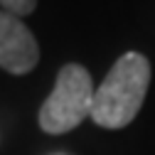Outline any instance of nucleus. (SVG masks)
Listing matches in <instances>:
<instances>
[{
    "instance_id": "f03ea898",
    "label": "nucleus",
    "mask_w": 155,
    "mask_h": 155,
    "mask_svg": "<svg viewBox=\"0 0 155 155\" xmlns=\"http://www.w3.org/2000/svg\"><path fill=\"white\" fill-rule=\"evenodd\" d=\"M94 84L91 74L81 64H64L57 74V84L40 108V128L59 135L74 130L84 118L91 116Z\"/></svg>"
},
{
    "instance_id": "20e7f679",
    "label": "nucleus",
    "mask_w": 155,
    "mask_h": 155,
    "mask_svg": "<svg viewBox=\"0 0 155 155\" xmlns=\"http://www.w3.org/2000/svg\"><path fill=\"white\" fill-rule=\"evenodd\" d=\"M0 5H3L5 12L15 15V17H25L37 8V0H0Z\"/></svg>"
},
{
    "instance_id": "7ed1b4c3",
    "label": "nucleus",
    "mask_w": 155,
    "mask_h": 155,
    "mask_svg": "<svg viewBox=\"0 0 155 155\" xmlns=\"http://www.w3.org/2000/svg\"><path fill=\"white\" fill-rule=\"evenodd\" d=\"M40 62V45L27 25L0 10V69L10 74H27Z\"/></svg>"
},
{
    "instance_id": "f257e3e1",
    "label": "nucleus",
    "mask_w": 155,
    "mask_h": 155,
    "mask_svg": "<svg viewBox=\"0 0 155 155\" xmlns=\"http://www.w3.org/2000/svg\"><path fill=\"white\" fill-rule=\"evenodd\" d=\"M150 84V62L138 52H126L116 59L99 89H94L91 116L101 128H126L138 116Z\"/></svg>"
}]
</instances>
